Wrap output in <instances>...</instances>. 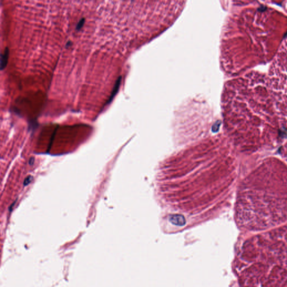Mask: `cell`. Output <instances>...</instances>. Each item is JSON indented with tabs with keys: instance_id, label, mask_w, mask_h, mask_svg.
<instances>
[{
	"instance_id": "obj_4",
	"label": "cell",
	"mask_w": 287,
	"mask_h": 287,
	"mask_svg": "<svg viewBox=\"0 0 287 287\" xmlns=\"http://www.w3.org/2000/svg\"><path fill=\"white\" fill-rule=\"evenodd\" d=\"M120 82V80H118L117 81V82H116V85H115V86H114V88L113 91V93H112V94H111V97L109 98V101H108V103H109V102H111V100H112V98H113L114 96V95H115V94H115V92H116V90H117V89H118V85H119Z\"/></svg>"
},
{
	"instance_id": "obj_1",
	"label": "cell",
	"mask_w": 287,
	"mask_h": 287,
	"mask_svg": "<svg viewBox=\"0 0 287 287\" xmlns=\"http://www.w3.org/2000/svg\"><path fill=\"white\" fill-rule=\"evenodd\" d=\"M246 245L245 287H287V239Z\"/></svg>"
},
{
	"instance_id": "obj_6",
	"label": "cell",
	"mask_w": 287,
	"mask_h": 287,
	"mask_svg": "<svg viewBox=\"0 0 287 287\" xmlns=\"http://www.w3.org/2000/svg\"><path fill=\"white\" fill-rule=\"evenodd\" d=\"M32 177L30 176V175L28 177H26L24 181V185L26 186V185H28V184H29L30 182L32 181Z\"/></svg>"
},
{
	"instance_id": "obj_2",
	"label": "cell",
	"mask_w": 287,
	"mask_h": 287,
	"mask_svg": "<svg viewBox=\"0 0 287 287\" xmlns=\"http://www.w3.org/2000/svg\"><path fill=\"white\" fill-rule=\"evenodd\" d=\"M169 220L174 225L183 226L186 223V220L184 216L181 214H173L170 215Z\"/></svg>"
},
{
	"instance_id": "obj_5",
	"label": "cell",
	"mask_w": 287,
	"mask_h": 287,
	"mask_svg": "<svg viewBox=\"0 0 287 287\" xmlns=\"http://www.w3.org/2000/svg\"><path fill=\"white\" fill-rule=\"evenodd\" d=\"M84 24H85V19L82 18V19H81L79 21L78 24H77L76 29L77 30H80L82 28V26H84Z\"/></svg>"
},
{
	"instance_id": "obj_3",
	"label": "cell",
	"mask_w": 287,
	"mask_h": 287,
	"mask_svg": "<svg viewBox=\"0 0 287 287\" xmlns=\"http://www.w3.org/2000/svg\"><path fill=\"white\" fill-rule=\"evenodd\" d=\"M9 55V49L8 48H6L4 50L3 53L1 54V70H3L6 67L8 62V58Z\"/></svg>"
},
{
	"instance_id": "obj_8",
	"label": "cell",
	"mask_w": 287,
	"mask_h": 287,
	"mask_svg": "<svg viewBox=\"0 0 287 287\" xmlns=\"http://www.w3.org/2000/svg\"><path fill=\"white\" fill-rule=\"evenodd\" d=\"M32 160H33V161H32V163H31V162H29V163H30V164H33V163H34V162H33V161H34V158H32ZM30 161H32V160H31V159H30Z\"/></svg>"
},
{
	"instance_id": "obj_7",
	"label": "cell",
	"mask_w": 287,
	"mask_h": 287,
	"mask_svg": "<svg viewBox=\"0 0 287 287\" xmlns=\"http://www.w3.org/2000/svg\"><path fill=\"white\" fill-rule=\"evenodd\" d=\"M266 9V7H265L264 6H261L259 8H257V10L259 11H261V12H263V11H264Z\"/></svg>"
}]
</instances>
